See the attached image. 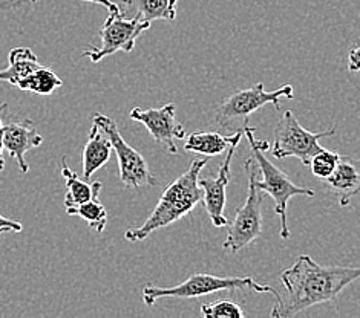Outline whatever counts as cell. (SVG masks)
<instances>
[{
	"mask_svg": "<svg viewBox=\"0 0 360 318\" xmlns=\"http://www.w3.org/2000/svg\"><path fill=\"white\" fill-rule=\"evenodd\" d=\"M360 277L357 266H321L311 257L299 256L291 268L281 272L285 297H278L273 318H290L305 309L336 302L340 292Z\"/></svg>",
	"mask_w": 360,
	"mask_h": 318,
	"instance_id": "obj_1",
	"label": "cell"
},
{
	"mask_svg": "<svg viewBox=\"0 0 360 318\" xmlns=\"http://www.w3.org/2000/svg\"><path fill=\"white\" fill-rule=\"evenodd\" d=\"M207 157L195 158L186 173L175 179L162 192L160 202L157 204L155 210L150 213L148 220L139 228L127 230L124 239L129 242H141L152 233H155L157 230L172 225L176 220L187 216L188 213H192L202 199L198 178L202 168L207 166Z\"/></svg>",
	"mask_w": 360,
	"mask_h": 318,
	"instance_id": "obj_2",
	"label": "cell"
},
{
	"mask_svg": "<svg viewBox=\"0 0 360 318\" xmlns=\"http://www.w3.org/2000/svg\"><path fill=\"white\" fill-rule=\"evenodd\" d=\"M255 127H250L248 124L243 126V132L247 136L248 143H250L252 157L256 162V166L261 170L262 179H255V185L259 192L267 193L273 197L274 201V213L281 218V231L279 234L284 240L290 239V228L287 220V205L291 197L295 196H308L313 197L316 192L313 188H305L296 185L293 180L288 178L285 171H282L279 167H276L265 158V152L270 149L269 141H259L255 138Z\"/></svg>",
	"mask_w": 360,
	"mask_h": 318,
	"instance_id": "obj_3",
	"label": "cell"
},
{
	"mask_svg": "<svg viewBox=\"0 0 360 318\" xmlns=\"http://www.w3.org/2000/svg\"><path fill=\"white\" fill-rule=\"evenodd\" d=\"M244 288H252L258 294H271L274 298L279 297L271 286L259 285L252 277H218L213 274L196 272L176 286L161 288L146 285L143 288V302L146 306H153L158 298H198L221 291H236Z\"/></svg>",
	"mask_w": 360,
	"mask_h": 318,
	"instance_id": "obj_4",
	"label": "cell"
},
{
	"mask_svg": "<svg viewBox=\"0 0 360 318\" xmlns=\"http://www.w3.org/2000/svg\"><path fill=\"white\" fill-rule=\"evenodd\" d=\"M244 167L248 176V194L245 204L235 213V219L229 223V234L224 240V249L231 253L241 251L243 248L255 242L262 236V202L264 196L255 185V179L258 178V166L253 157L247 158Z\"/></svg>",
	"mask_w": 360,
	"mask_h": 318,
	"instance_id": "obj_5",
	"label": "cell"
},
{
	"mask_svg": "<svg viewBox=\"0 0 360 318\" xmlns=\"http://www.w3.org/2000/svg\"><path fill=\"white\" fill-rule=\"evenodd\" d=\"M336 135V127H330L328 131L308 132L301 126L297 118L291 110H285L274 127V144L270 149L271 154L276 159L296 158L308 166L310 159L317 152H321L319 141L325 136Z\"/></svg>",
	"mask_w": 360,
	"mask_h": 318,
	"instance_id": "obj_6",
	"label": "cell"
},
{
	"mask_svg": "<svg viewBox=\"0 0 360 318\" xmlns=\"http://www.w3.org/2000/svg\"><path fill=\"white\" fill-rule=\"evenodd\" d=\"M150 25L152 23L141 20L139 15L127 19L122 11H110L98 31L101 46H89L82 53V57H89L92 63H98L103 58L114 55L118 51L132 53L136 40L144 31L150 28Z\"/></svg>",
	"mask_w": 360,
	"mask_h": 318,
	"instance_id": "obj_7",
	"label": "cell"
},
{
	"mask_svg": "<svg viewBox=\"0 0 360 318\" xmlns=\"http://www.w3.org/2000/svg\"><path fill=\"white\" fill-rule=\"evenodd\" d=\"M295 97L293 86L282 84L278 91L267 92L264 91L262 83H256L248 89H243L230 95L222 105L217 109V123L221 127H230L233 123L241 119L243 126L248 124V117L255 114L265 105H273L281 110V100Z\"/></svg>",
	"mask_w": 360,
	"mask_h": 318,
	"instance_id": "obj_8",
	"label": "cell"
},
{
	"mask_svg": "<svg viewBox=\"0 0 360 318\" xmlns=\"http://www.w3.org/2000/svg\"><path fill=\"white\" fill-rule=\"evenodd\" d=\"M92 123L97 124L106 133L110 145L115 150L118 158L120 179H122V183L126 187L139 188L143 185L158 184V179L152 175L143 154L123 140L122 133L118 131V126L112 118L103 114H96L92 117Z\"/></svg>",
	"mask_w": 360,
	"mask_h": 318,
	"instance_id": "obj_9",
	"label": "cell"
},
{
	"mask_svg": "<svg viewBox=\"0 0 360 318\" xmlns=\"http://www.w3.org/2000/svg\"><path fill=\"white\" fill-rule=\"evenodd\" d=\"M175 114L176 106L174 102H169V105L160 109L143 110L140 107H134L129 117L134 121H139L148 127L152 138L165 145L169 153L176 154L178 147L175 144V140H184L187 133L184 126L176 121Z\"/></svg>",
	"mask_w": 360,
	"mask_h": 318,
	"instance_id": "obj_10",
	"label": "cell"
},
{
	"mask_svg": "<svg viewBox=\"0 0 360 318\" xmlns=\"http://www.w3.org/2000/svg\"><path fill=\"white\" fill-rule=\"evenodd\" d=\"M241 140L233 141L227 149V157L222 162L221 167L218 168V175L215 178H198V185L201 187L202 190V204L204 208L207 211L209 218L213 223V227L217 228H222L227 227L230 220L227 219V216L224 214V208L227 204V196H226V190L227 185L230 183V164L231 159H233L235 150L238 147V144Z\"/></svg>",
	"mask_w": 360,
	"mask_h": 318,
	"instance_id": "obj_11",
	"label": "cell"
},
{
	"mask_svg": "<svg viewBox=\"0 0 360 318\" xmlns=\"http://www.w3.org/2000/svg\"><path fill=\"white\" fill-rule=\"evenodd\" d=\"M44 143L36 126L31 119L25 121H4V150H6L15 159L22 173H28L30 166L25 154L39 147Z\"/></svg>",
	"mask_w": 360,
	"mask_h": 318,
	"instance_id": "obj_12",
	"label": "cell"
},
{
	"mask_svg": "<svg viewBox=\"0 0 360 318\" xmlns=\"http://www.w3.org/2000/svg\"><path fill=\"white\" fill-rule=\"evenodd\" d=\"M330 190L339 197L342 207H349L351 199L359 194L360 190V176L357 167L348 157H340L336 168L325 179Z\"/></svg>",
	"mask_w": 360,
	"mask_h": 318,
	"instance_id": "obj_13",
	"label": "cell"
},
{
	"mask_svg": "<svg viewBox=\"0 0 360 318\" xmlns=\"http://www.w3.org/2000/svg\"><path fill=\"white\" fill-rule=\"evenodd\" d=\"M244 136L243 128H238L235 133H231L230 136H224L218 132H193L191 135H186V144H184V150L201 154V157H218V154L224 153L229 145L241 140Z\"/></svg>",
	"mask_w": 360,
	"mask_h": 318,
	"instance_id": "obj_14",
	"label": "cell"
},
{
	"mask_svg": "<svg viewBox=\"0 0 360 318\" xmlns=\"http://www.w3.org/2000/svg\"><path fill=\"white\" fill-rule=\"evenodd\" d=\"M110 145L106 133L92 123L91 132L88 136V143L83 149V178L89 179L97 170L106 166L110 159Z\"/></svg>",
	"mask_w": 360,
	"mask_h": 318,
	"instance_id": "obj_15",
	"label": "cell"
},
{
	"mask_svg": "<svg viewBox=\"0 0 360 318\" xmlns=\"http://www.w3.org/2000/svg\"><path fill=\"white\" fill-rule=\"evenodd\" d=\"M8 62H10V65H8L6 69L0 71V81L10 83L14 88L22 79L40 66L37 55L30 48L11 49L10 55H8Z\"/></svg>",
	"mask_w": 360,
	"mask_h": 318,
	"instance_id": "obj_16",
	"label": "cell"
},
{
	"mask_svg": "<svg viewBox=\"0 0 360 318\" xmlns=\"http://www.w3.org/2000/svg\"><path fill=\"white\" fill-rule=\"evenodd\" d=\"M123 4L129 10L136 11L144 22H155V20H167L174 22L176 17L178 0H123Z\"/></svg>",
	"mask_w": 360,
	"mask_h": 318,
	"instance_id": "obj_17",
	"label": "cell"
},
{
	"mask_svg": "<svg viewBox=\"0 0 360 318\" xmlns=\"http://www.w3.org/2000/svg\"><path fill=\"white\" fill-rule=\"evenodd\" d=\"M100 192H101V183L98 180L96 190H94V194L89 201L77 205V207L66 208V214H70V216H79L83 220H86L88 225L92 230H96L97 233H103L108 225L106 208L103 207V204L98 199Z\"/></svg>",
	"mask_w": 360,
	"mask_h": 318,
	"instance_id": "obj_18",
	"label": "cell"
},
{
	"mask_svg": "<svg viewBox=\"0 0 360 318\" xmlns=\"http://www.w3.org/2000/svg\"><path fill=\"white\" fill-rule=\"evenodd\" d=\"M62 176L66 180V188H68L65 194V210L77 207V205L89 201L98 184V180H94L92 184H88L86 180H83L77 176L71 170V167L68 166L65 157L62 158Z\"/></svg>",
	"mask_w": 360,
	"mask_h": 318,
	"instance_id": "obj_19",
	"label": "cell"
},
{
	"mask_svg": "<svg viewBox=\"0 0 360 318\" xmlns=\"http://www.w3.org/2000/svg\"><path fill=\"white\" fill-rule=\"evenodd\" d=\"M62 86L63 81L58 79V75L53 69L40 65L37 69H34L17 83L15 88L37 93V95H51V93H54L57 89L62 88Z\"/></svg>",
	"mask_w": 360,
	"mask_h": 318,
	"instance_id": "obj_20",
	"label": "cell"
},
{
	"mask_svg": "<svg viewBox=\"0 0 360 318\" xmlns=\"http://www.w3.org/2000/svg\"><path fill=\"white\" fill-rule=\"evenodd\" d=\"M205 318H244L245 312L238 303L231 300H218L213 303H205L201 307Z\"/></svg>",
	"mask_w": 360,
	"mask_h": 318,
	"instance_id": "obj_21",
	"label": "cell"
},
{
	"mask_svg": "<svg viewBox=\"0 0 360 318\" xmlns=\"http://www.w3.org/2000/svg\"><path fill=\"white\" fill-rule=\"evenodd\" d=\"M339 158H340L339 153H334V152L322 149L321 152H317L314 157L310 159V164H308V166H310L311 173L316 178L327 179L333 173V170L336 168Z\"/></svg>",
	"mask_w": 360,
	"mask_h": 318,
	"instance_id": "obj_22",
	"label": "cell"
},
{
	"mask_svg": "<svg viewBox=\"0 0 360 318\" xmlns=\"http://www.w3.org/2000/svg\"><path fill=\"white\" fill-rule=\"evenodd\" d=\"M0 230H5L6 233H20L23 227L22 223H19L17 220H11L0 214Z\"/></svg>",
	"mask_w": 360,
	"mask_h": 318,
	"instance_id": "obj_23",
	"label": "cell"
},
{
	"mask_svg": "<svg viewBox=\"0 0 360 318\" xmlns=\"http://www.w3.org/2000/svg\"><path fill=\"white\" fill-rule=\"evenodd\" d=\"M359 45H354L351 46V49H349V54H348V67H349V71H353V72H359V69H360V57H359Z\"/></svg>",
	"mask_w": 360,
	"mask_h": 318,
	"instance_id": "obj_24",
	"label": "cell"
},
{
	"mask_svg": "<svg viewBox=\"0 0 360 318\" xmlns=\"http://www.w3.org/2000/svg\"><path fill=\"white\" fill-rule=\"evenodd\" d=\"M83 2L98 4V5H101V6H106L108 10H109V13H110V11H122V10H120V6H118L115 2H112V0H83Z\"/></svg>",
	"mask_w": 360,
	"mask_h": 318,
	"instance_id": "obj_25",
	"label": "cell"
},
{
	"mask_svg": "<svg viewBox=\"0 0 360 318\" xmlns=\"http://www.w3.org/2000/svg\"><path fill=\"white\" fill-rule=\"evenodd\" d=\"M5 168V158H4V118L0 117V171Z\"/></svg>",
	"mask_w": 360,
	"mask_h": 318,
	"instance_id": "obj_26",
	"label": "cell"
},
{
	"mask_svg": "<svg viewBox=\"0 0 360 318\" xmlns=\"http://www.w3.org/2000/svg\"><path fill=\"white\" fill-rule=\"evenodd\" d=\"M2 233H6V231L5 230H0V234H2Z\"/></svg>",
	"mask_w": 360,
	"mask_h": 318,
	"instance_id": "obj_27",
	"label": "cell"
},
{
	"mask_svg": "<svg viewBox=\"0 0 360 318\" xmlns=\"http://www.w3.org/2000/svg\"><path fill=\"white\" fill-rule=\"evenodd\" d=\"M30 2H32V4H36V2H37V0H30Z\"/></svg>",
	"mask_w": 360,
	"mask_h": 318,
	"instance_id": "obj_28",
	"label": "cell"
}]
</instances>
